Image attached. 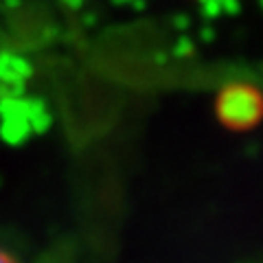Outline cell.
<instances>
[{"label": "cell", "mask_w": 263, "mask_h": 263, "mask_svg": "<svg viewBox=\"0 0 263 263\" xmlns=\"http://www.w3.org/2000/svg\"><path fill=\"white\" fill-rule=\"evenodd\" d=\"M0 263H20L18 259L13 257V254L9 250H5V248H0Z\"/></svg>", "instance_id": "cell-1"}]
</instances>
